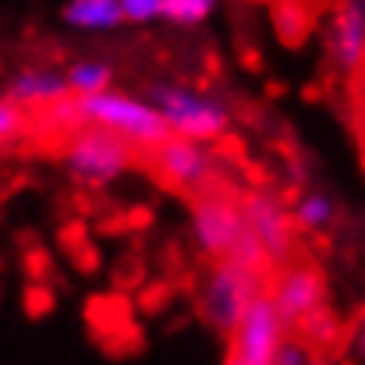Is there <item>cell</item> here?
Returning <instances> with one entry per match:
<instances>
[{
	"label": "cell",
	"mask_w": 365,
	"mask_h": 365,
	"mask_svg": "<svg viewBox=\"0 0 365 365\" xmlns=\"http://www.w3.org/2000/svg\"><path fill=\"white\" fill-rule=\"evenodd\" d=\"M269 287V273L262 269H252L242 262H231V259H217L202 284H199V309H202V319L220 334V337H231L235 327L242 323L245 309Z\"/></svg>",
	"instance_id": "obj_5"
},
{
	"label": "cell",
	"mask_w": 365,
	"mask_h": 365,
	"mask_svg": "<svg viewBox=\"0 0 365 365\" xmlns=\"http://www.w3.org/2000/svg\"><path fill=\"white\" fill-rule=\"evenodd\" d=\"M284 337H287V327H284V319H280V312L273 305V294L266 287L245 309L242 323L227 337L231 341V351H227V362L224 365H273Z\"/></svg>",
	"instance_id": "obj_7"
},
{
	"label": "cell",
	"mask_w": 365,
	"mask_h": 365,
	"mask_svg": "<svg viewBox=\"0 0 365 365\" xmlns=\"http://www.w3.org/2000/svg\"><path fill=\"white\" fill-rule=\"evenodd\" d=\"M25 124H29V110H21V107L11 103V100H0V142L18 138V135L25 131Z\"/></svg>",
	"instance_id": "obj_16"
},
{
	"label": "cell",
	"mask_w": 365,
	"mask_h": 365,
	"mask_svg": "<svg viewBox=\"0 0 365 365\" xmlns=\"http://www.w3.org/2000/svg\"><path fill=\"white\" fill-rule=\"evenodd\" d=\"M61 18L64 25L82 29V32H110L124 25L121 0H68Z\"/></svg>",
	"instance_id": "obj_12"
},
{
	"label": "cell",
	"mask_w": 365,
	"mask_h": 365,
	"mask_svg": "<svg viewBox=\"0 0 365 365\" xmlns=\"http://www.w3.org/2000/svg\"><path fill=\"white\" fill-rule=\"evenodd\" d=\"M50 118L68 121L64 124L68 131L78 128V124H96V128L118 131L121 138L135 142L138 149H153L156 142H163L170 135L163 114L145 96L124 93L114 86L103 89V93H93V96H68L64 103L50 107Z\"/></svg>",
	"instance_id": "obj_2"
},
{
	"label": "cell",
	"mask_w": 365,
	"mask_h": 365,
	"mask_svg": "<svg viewBox=\"0 0 365 365\" xmlns=\"http://www.w3.org/2000/svg\"><path fill=\"white\" fill-rule=\"evenodd\" d=\"M327 57L341 75L359 71L365 61V0H337L327 25Z\"/></svg>",
	"instance_id": "obj_10"
},
{
	"label": "cell",
	"mask_w": 365,
	"mask_h": 365,
	"mask_svg": "<svg viewBox=\"0 0 365 365\" xmlns=\"http://www.w3.org/2000/svg\"><path fill=\"white\" fill-rule=\"evenodd\" d=\"M68 75V86H71V96H93V93H103L114 86V64L103 61V57H82V61H71L64 68Z\"/></svg>",
	"instance_id": "obj_14"
},
{
	"label": "cell",
	"mask_w": 365,
	"mask_h": 365,
	"mask_svg": "<svg viewBox=\"0 0 365 365\" xmlns=\"http://www.w3.org/2000/svg\"><path fill=\"white\" fill-rule=\"evenodd\" d=\"M149 153V163L181 192H188L192 199L202 192L220 188V156L213 149V142H199V138H185V135H167L163 142H156Z\"/></svg>",
	"instance_id": "obj_6"
},
{
	"label": "cell",
	"mask_w": 365,
	"mask_h": 365,
	"mask_svg": "<svg viewBox=\"0 0 365 365\" xmlns=\"http://www.w3.org/2000/svg\"><path fill=\"white\" fill-rule=\"evenodd\" d=\"M359 348L365 351V309H362V319H359Z\"/></svg>",
	"instance_id": "obj_19"
},
{
	"label": "cell",
	"mask_w": 365,
	"mask_h": 365,
	"mask_svg": "<svg viewBox=\"0 0 365 365\" xmlns=\"http://www.w3.org/2000/svg\"><path fill=\"white\" fill-rule=\"evenodd\" d=\"M242 210L259 245H262V252H266V259H269V266H287L294 259V245H298V227L291 220V206L269 188H252L242 195Z\"/></svg>",
	"instance_id": "obj_8"
},
{
	"label": "cell",
	"mask_w": 365,
	"mask_h": 365,
	"mask_svg": "<svg viewBox=\"0 0 365 365\" xmlns=\"http://www.w3.org/2000/svg\"><path fill=\"white\" fill-rule=\"evenodd\" d=\"M269 294H273V305H277L284 327L294 330L323 312L327 280L312 262H287V266H280L277 280L269 284Z\"/></svg>",
	"instance_id": "obj_9"
},
{
	"label": "cell",
	"mask_w": 365,
	"mask_h": 365,
	"mask_svg": "<svg viewBox=\"0 0 365 365\" xmlns=\"http://www.w3.org/2000/svg\"><path fill=\"white\" fill-rule=\"evenodd\" d=\"M220 0H163L160 18L170 25H202L217 14Z\"/></svg>",
	"instance_id": "obj_15"
},
{
	"label": "cell",
	"mask_w": 365,
	"mask_h": 365,
	"mask_svg": "<svg viewBox=\"0 0 365 365\" xmlns=\"http://www.w3.org/2000/svg\"><path fill=\"white\" fill-rule=\"evenodd\" d=\"M71 96V86H68V75L57 71V68H21L11 82H7V93L4 100L18 103L21 110H50L57 103H64Z\"/></svg>",
	"instance_id": "obj_11"
},
{
	"label": "cell",
	"mask_w": 365,
	"mask_h": 365,
	"mask_svg": "<svg viewBox=\"0 0 365 365\" xmlns=\"http://www.w3.org/2000/svg\"><path fill=\"white\" fill-rule=\"evenodd\" d=\"M273 365H312V355H309V348H305V344H298V341H287V337H284V344H280V351H277Z\"/></svg>",
	"instance_id": "obj_18"
},
{
	"label": "cell",
	"mask_w": 365,
	"mask_h": 365,
	"mask_svg": "<svg viewBox=\"0 0 365 365\" xmlns=\"http://www.w3.org/2000/svg\"><path fill=\"white\" fill-rule=\"evenodd\" d=\"M242 4H284V0H242Z\"/></svg>",
	"instance_id": "obj_20"
},
{
	"label": "cell",
	"mask_w": 365,
	"mask_h": 365,
	"mask_svg": "<svg viewBox=\"0 0 365 365\" xmlns=\"http://www.w3.org/2000/svg\"><path fill=\"white\" fill-rule=\"evenodd\" d=\"M121 11H124V21H131V25H149V21L160 18L163 0H121Z\"/></svg>",
	"instance_id": "obj_17"
},
{
	"label": "cell",
	"mask_w": 365,
	"mask_h": 365,
	"mask_svg": "<svg viewBox=\"0 0 365 365\" xmlns=\"http://www.w3.org/2000/svg\"><path fill=\"white\" fill-rule=\"evenodd\" d=\"M188 227H192V242L195 248L217 262V259H231L252 269L269 273V259L262 252V245L255 238L248 217L242 210V199L213 188L192 199V213H188Z\"/></svg>",
	"instance_id": "obj_1"
},
{
	"label": "cell",
	"mask_w": 365,
	"mask_h": 365,
	"mask_svg": "<svg viewBox=\"0 0 365 365\" xmlns=\"http://www.w3.org/2000/svg\"><path fill=\"white\" fill-rule=\"evenodd\" d=\"M312 365H323V362H312Z\"/></svg>",
	"instance_id": "obj_21"
},
{
	"label": "cell",
	"mask_w": 365,
	"mask_h": 365,
	"mask_svg": "<svg viewBox=\"0 0 365 365\" xmlns=\"http://www.w3.org/2000/svg\"><path fill=\"white\" fill-rule=\"evenodd\" d=\"M145 100L163 114L170 135H185V138H199V142H220L235 124L231 107L220 96H210V93L185 86V82L156 78V82H149Z\"/></svg>",
	"instance_id": "obj_3"
},
{
	"label": "cell",
	"mask_w": 365,
	"mask_h": 365,
	"mask_svg": "<svg viewBox=\"0 0 365 365\" xmlns=\"http://www.w3.org/2000/svg\"><path fill=\"white\" fill-rule=\"evenodd\" d=\"M135 149L138 145L121 138L118 131H107L96 124H78L68 131V138L61 145V163L78 185L107 188L135 167Z\"/></svg>",
	"instance_id": "obj_4"
},
{
	"label": "cell",
	"mask_w": 365,
	"mask_h": 365,
	"mask_svg": "<svg viewBox=\"0 0 365 365\" xmlns=\"http://www.w3.org/2000/svg\"><path fill=\"white\" fill-rule=\"evenodd\" d=\"M291 220H294V227L305 231V235H323V231H330L334 220H337V202H334L330 192L309 188V192H302V195L291 202Z\"/></svg>",
	"instance_id": "obj_13"
}]
</instances>
